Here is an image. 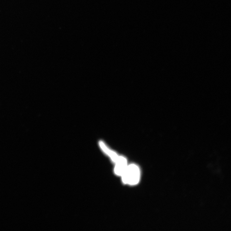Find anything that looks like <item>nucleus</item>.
Returning a JSON list of instances; mask_svg holds the SVG:
<instances>
[{
  "label": "nucleus",
  "mask_w": 231,
  "mask_h": 231,
  "mask_svg": "<svg viewBox=\"0 0 231 231\" xmlns=\"http://www.w3.org/2000/svg\"><path fill=\"white\" fill-rule=\"evenodd\" d=\"M121 177L124 183L131 185H135L138 183L140 180L139 169L136 165L131 164L127 167Z\"/></svg>",
  "instance_id": "f257e3e1"
},
{
  "label": "nucleus",
  "mask_w": 231,
  "mask_h": 231,
  "mask_svg": "<svg viewBox=\"0 0 231 231\" xmlns=\"http://www.w3.org/2000/svg\"><path fill=\"white\" fill-rule=\"evenodd\" d=\"M99 144L101 148L106 153L109 155L111 157L113 161L116 163L119 160L120 157L117 156L115 153L111 151L101 141H100Z\"/></svg>",
  "instance_id": "7ed1b4c3"
},
{
  "label": "nucleus",
  "mask_w": 231,
  "mask_h": 231,
  "mask_svg": "<svg viewBox=\"0 0 231 231\" xmlns=\"http://www.w3.org/2000/svg\"><path fill=\"white\" fill-rule=\"evenodd\" d=\"M116 163L115 173L116 175L121 176L128 167L127 166L126 160L125 158L121 157L119 161Z\"/></svg>",
  "instance_id": "f03ea898"
}]
</instances>
